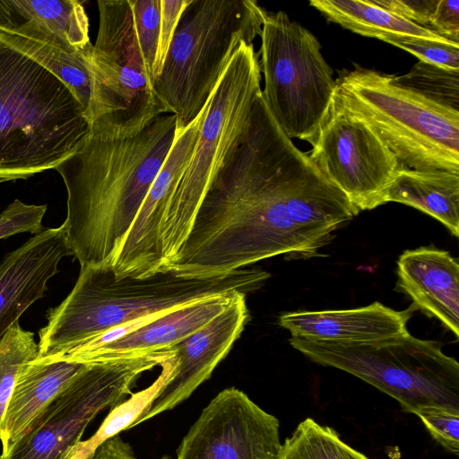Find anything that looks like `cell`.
<instances>
[{
  "instance_id": "6da1fadb",
  "label": "cell",
  "mask_w": 459,
  "mask_h": 459,
  "mask_svg": "<svg viewBox=\"0 0 459 459\" xmlns=\"http://www.w3.org/2000/svg\"><path fill=\"white\" fill-rule=\"evenodd\" d=\"M359 212L283 132L261 92L246 138L209 186L168 267L209 275L279 255L318 256Z\"/></svg>"
},
{
  "instance_id": "7a4b0ae2",
  "label": "cell",
  "mask_w": 459,
  "mask_h": 459,
  "mask_svg": "<svg viewBox=\"0 0 459 459\" xmlns=\"http://www.w3.org/2000/svg\"><path fill=\"white\" fill-rule=\"evenodd\" d=\"M55 169L67 190L62 224L68 250L83 265L112 263L179 130L172 114L126 134L98 123Z\"/></svg>"
},
{
  "instance_id": "3957f363",
  "label": "cell",
  "mask_w": 459,
  "mask_h": 459,
  "mask_svg": "<svg viewBox=\"0 0 459 459\" xmlns=\"http://www.w3.org/2000/svg\"><path fill=\"white\" fill-rule=\"evenodd\" d=\"M270 274L241 268L221 274H190L166 267L144 277L117 276L109 264L83 265L70 294L47 313L38 357L62 354L130 321L210 297L249 293Z\"/></svg>"
},
{
  "instance_id": "277c9868",
  "label": "cell",
  "mask_w": 459,
  "mask_h": 459,
  "mask_svg": "<svg viewBox=\"0 0 459 459\" xmlns=\"http://www.w3.org/2000/svg\"><path fill=\"white\" fill-rule=\"evenodd\" d=\"M91 127L67 85L0 41V178H27L55 169Z\"/></svg>"
},
{
  "instance_id": "5b68a950",
  "label": "cell",
  "mask_w": 459,
  "mask_h": 459,
  "mask_svg": "<svg viewBox=\"0 0 459 459\" xmlns=\"http://www.w3.org/2000/svg\"><path fill=\"white\" fill-rule=\"evenodd\" d=\"M266 14L252 0H191L153 82L178 130L203 110L239 45L260 36Z\"/></svg>"
},
{
  "instance_id": "8992f818",
  "label": "cell",
  "mask_w": 459,
  "mask_h": 459,
  "mask_svg": "<svg viewBox=\"0 0 459 459\" xmlns=\"http://www.w3.org/2000/svg\"><path fill=\"white\" fill-rule=\"evenodd\" d=\"M334 102L366 121L402 168L459 173V111L358 65L340 72Z\"/></svg>"
},
{
  "instance_id": "52a82bcc",
  "label": "cell",
  "mask_w": 459,
  "mask_h": 459,
  "mask_svg": "<svg viewBox=\"0 0 459 459\" xmlns=\"http://www.w3.org/2000/svg\"><path fill=\"white\" fill-rule=\"evenodd\" d=\"M261 92L259 53L254 44L242 42L208 100L191 160L171 199L159 243L158 270L174 260L209 186L246 138Z\"/></svg>"
},
{
  "instance_id": "ba28073f",
  "label": "cell",
  "mask_w": 459,
  "mask_h": 459,
  "mask_svg": "<svg viewBox=\"0 0 459 459\" xmlns=\"http://www.w3.org/2000/svg\"><path fill=\"white\" fill-rule=\"evenodd\" d=\"M289 341L311 361L343 370L393 397L406 412L428 405L459 411V363L442 351L439 342L409 332L363 343L293 336Z\"/></svg>"
},
{
  "instance_id": "9c48e42d",
  "label": "cell",
  "mask_w": 459,
  "mask_h": 459,
  "mask_svg": "<svg viewBox=\"0 0 459 459\" xmlns=\"http://www.w3.org/2000/svg\"><path fill=\"white\" fill-rule=\"evenodd\" d=\"M260 38L265 103L290 139L311 144L328 117L336 90L321 45L282 11L267 13Z\"/></svg>"
},
{
  "instance_id": "30bf717a",
  "label": "cell",
  "mask_w": 459,
  "mask_h": 459,
  "mask_svg": "<svg viewBox=\"0 0 459 459\" xmlns=\"http://www.w3.org/2000/svg\"><path fill=\"white\" fill-rule=\"evenodd\" d=\"M100 24L91 60V124L126 134L168 114L138 46L128 0H99Z\"/></svg>"
},
{
  "instance_id": "8fae6325",
  "label": "cell",
  "mask_w": 459,
  "mask_h": 459,
  "mask_svg": "<svg viewBox=\"0 0 459 459\" xmlns=\"http://www.w3.org/2000/svg\"><path fill=\"white\" fill-rule=\"evenodd\" d=\"M176 356L170 348L85 366L41 411L13 449L0 459H65L106 408L132 394L137 378Z\"/></svg>"
},
{
  "instance_id": "7c38bea8",
  "label": "cell",
  "mask_w": 459,
  "mask_h": 459,
  "mask_svg": "<svg viewBox=\"0 0 459 459\" xmlns=\"http://www.w3.org/2000/svg\"><path fill=\"white\" fill-rule=\"evenodd\" d=\"M308 153L319 170L359 211L386 204V194L402 168L375 130L333 100Z\"/></svg>"
},
{
  "instance_id": "4fadbf2b",
  "label": "cell",
  "mask_w": 459,
  "mask_h": 459,
  "mask_svg": "<svg viewBox=\"0 0 459 459\" xmlns=\"http://www.w3.org/2000/svg\"><path fill=\"white\" fill-rule=\"evenodd\" d=\"M279 420L244 392L229 387L202 411L177 459H278Z\"/></svg>"
},
{
  "instance_id": "5bb4252c",
  "label": "cell",
  "mask_w": 459,
  "mask_h": 459,
  "mask_svg": "<svg viewBox=\"0 0 459 459\" xmlns=\"http://www.w3.org/2000/svg\"><path fill=\"white\" fill-rule=\"evenodd\" d=\"M207 104L208 101L188 126L178 131L162 168L110 264L117 276L144 277L158 271V248L168 210L191 160Z\"/></svg>"
},
{
  "instance_id": "9a60e30c",
  "label": "cell",
  "mask_w": 459,
  "mask_h": 459,
  "mask_svg": "<svg viewBox=\"0 0 459 459\" xmlns=\"http://www.w3.org/2000/svg\"><path fill=\"white\" fill-rule=\"evenodd\" d=\"M240 294L234 291L136 319L126 333L101 342H83L65 353L36 358L90 364L130 358L169 348L221 313ZM247 295V294H246Z\"/></svg>"
},
{
  "instance_id": "2e32d148",
  "label": "cell",
  "mask_w": 459,
  "mask_h": 459,
  "mask_svg": "<svg viewBox=\"0 0 459 459\" xmlns=\"http://www.w3.org/2000/svg\"><path fill=\"white\" fill-rule=\"evenodd\" d=\"M246 296L240 294L212 321L171 346L177 355L173 376L133 427L173 409L211 377L249 320Z\"/></svg>"
},
{
  "instance_id": "e0dca14e",
  "label": "cell",
  "mask_w": 459,
  "mask_h": 459,
  "mask_svg": "<svg viewBox=\"0 0 459 459\" xmlns=\"http://www.w3.org/2000/svg\"><path fill=\"white\" fill-rule=\"evenodd\" d=\"M68 255L63 226L46 229L0 262V340L36 300Z\"/></svg>"
},
{
  "instance_id": "ac0fdd59",
  "label": "cell",
  "mask_w": 459,
  "mask_h": 459,
  "mask_svg": "<svg viewBox=\"0 0 459 459\" xmlns=\"http://www.w3.org/2000/svg\"><path fill=\"white\" fill-rule=\"evenodd\" d=\"M412 310L397 311L379 302L341 310L284 313L279 325L291 336L314 342L363 343L408 333Z\"/></svg>"
},
{
  "instance_id": "d6986e66",
  "label": "cell",
  "mask_w": 459,
  "mask_h": 459,
  "mask_svg": "<svg viewBox=\"0 0 459 459\" xmlns=\"http://www.w3.org/2000/svg\"><path fill=\"white\" fill-rule=\"evenodd\" d=\"M398 284L415 305L459 336V264L449 252L420 247L397 261Z\"/></svg>"
},
{
  "instance_id": "ffe728a7",
  "label": "cell",
  "mask_w": 459,
  "mask_h": 459,
  "mask_svg": "<svg viewBox=\"0 0 459 459\" xmlns=\"http://www.w3.org/2000/svg\"><path fill=\"white\" fill-rule=\"evenodd\" d=\"M0 27L69 53L92 45L87 14L77 0H0Z\"/></svg>"
},
{
  "instance_id": "44dd1931",
  "label": "cell",
  "mask_w": 459,
  "mask_h": 459,
  "mask_svg": "<svg viewBox=\"0 0 459 459\" xmlns=\"http://www.w3.org/2000/svg\"><path fill=\"white\" fill-rule=\"evenodd\" d=\"M84 366L39 359L22 366L0 425V456L13 449L41 411Z\"/></svg>"
},
{
  "instance_id": "7402d4cb",
  "label": "cell",
  "mask_w": 459,
  "mask_h": 459,
  "mask_svg": "<svg viewBox=\"0 0 459 459\" xmlns=\"http://www.w3.org/2000/svg\"><path fill=\"white\" fill-rule=\"evenodd\" d=\"M389 202L416 208L459 236V173L401 168L387 191Z\"/></svg>"
},
{
  "instance_id": "603a6c76",
  "label": "cell",
  "mask_w": 459,
  "mask_h": 459,
  "mask_svg": "<svg viewBox=\"0 0 459 459\" xmlns=\"http://www.w3.org/2000/svg\"><path fill=\"white\" fill-rule=\"evenodd\" d=\"M309 4L328 21L364 37L383 41L393 37L449 40L384 9L374 0H311Z\"/></svg>"
},
{
  "instance_id": "cb8c5ba5",
  "label": "cell",
  "mask_w": 459,
  "mask_h": 459,
  "mask_svg": "<svg viewBox=\"0 0 459 459\" xmlns=\"http://www.w3.org/2000/svg\"><path fill=\"white\" fill-rule=\"evenodd\" d=\"M0 41L29 56L58 77L72 91L86 114L92 89L91 60L93 45L82 51L69 53L1 27Z\"/></svg>"
},
{
  "instance_id": "d4e9b609",
  "label": "cell",
  "mask_w": 459,
  "mask_h": 459,
  "mask_svg": "<svg viewBox=\"0 0 459 459\" xmlns=\"http://www.w3.org/2000/svg\"><path fill=\"white\" fill-rule=\"evenodd\" d=\"M176 365L177 356L161 367V374L150 386L132 394L128 400L111 408L99 429L90 438L78 442L65 459H91L102 443L118 435L120 431L131 429L150 406L159 390L172 377Z\"/></svg>"
},
{
  "instance_id": "484cf974",
  "label": "cell",
  "mask_w": 459,
  "mask_h": 459,
  "mask_svg": "<svg viewBox=\"0 0 459 459\" xmlns=\"http://www.w3.org/2000/svg\"><path fill=\"white\" fill-rule=\"evenodd\" d=\"M278 459H368L338 434L310 418L301 421L281 444Z\"/></svg>"
},
{
  "instance_id": "4316f807",
  "label": "cell",
  "mask_w": 459,
  "mask_h": 459,
  "mask_svg": "<svg viewBox=\"0 0 459 459\" xmlns=\"http://www.w3.org/2000/svg\"><path fill=\"white\" fill-rule=\"evenodd\" d=\"M394 79L402 86L459 111V70L419 61L408 73L394 75Z\"/></svg>"
},
{
  "instance_id": "83f0119b",
  "label": "cell",
  "mask_w": 459,
  "mask_h": 459,
  "mask_svg": "<svg viewBox=\"0 0 459 459\" xmlns=\"http://www.w3.org/2000/svg\"><path fill=\"white\" fill-rule=\"evenodd\" d=\"M37 357L33 333L22 329L19 322L0 340V425L20 368Z\"/></svg>"
},
{
  "instance_id": "f1b7e54d",
  "label": "cell",
  "mask_w": 459,
  "mask_h": 459,
  "mask_svg": "<svg viewBox=\"0 0 459 459\" xmlns=\"http://www.w3.org/2000/svg\"><path fill=\"white\" fill-rule=\"evenodd\" d=\"M128 3L136 40L145 67L153 81L160 25V0H128Z\"/></svg>"
},
{
  "instance_id": "f546056e",
  "label": "cell",
  "mask_w": 459,
  "mask_h": 459,
  "mask_svg": "<svg viewBox=\"0 0 459 459\" xmlns=\"http://www.w3.org/2000/svg\"><path fill=\"white\" fill-rule=\"evenodd\" d=\"M418 57L419 61L459 70V43L416 37H393L384 40Z\"/></svg>"
},
{
  "instance_id": "4dcf8cb0",
  "label": "cell",
  "mask_w": 459,
  "mask_h": 459,
  "mask_svg": "<svg viewBox=\"0 0 459 459\" xmlns=\"http://www.w3.org/2000/svg\"><path fill=\"white\" fill-rule=\"evenodd\" d=\"M416 414L431 437L446 450L459 455V411L428 405L416 410Z\"/></svg>"
},
{
  "instance_id": "1f68e13d",
  "label": "cell",
  "mask_w": 459,
  "mask_h": 459,
  "mask_svg": "<svg viewBox=\"0 0 459 459\" xmlns=\"http://www.w3.org/2000/svg\"><path fill=\"white\" fill-rule=\"evenodd\" d=\"M46 211V204H27L15 199L0 214V239L23 232L40 233Z\"/></svg>"
},
{
  "instance_id": "d6a6232c",
  "label": "cell",
  "mask_w": 459,
  "mask_h": 459,
  "mask_svg": "<svg viewBox=\"0 0 459 459\" xmlns=\"http://www.w3.org/2000/svg\"><path fill=\"white\" fill-rule=\"evenodd\" d=\"M190 3L191 0H160V25L153 68L154 80L162 70L179 20Z\"/></svg>"
},
{
  "instance_id": "836d02e7",
  "label": "cell",
  "mask_w": 459,
  "mask_h": 459,
  "mask_svg": "<svg viewBox=\"0 0 459 459\" xmlns=\"http://www.w3.org/2000/svg\"><path fill=\"white\" fill-rule=\"evenodd\" d=\"M374 2L393 13L429 29L438 0H374Z\"/></svg>"
},
{
  "instance_id": "e575fe53",
  "label": "cell",
  "mask_w": 459,
  "mask_h": 459,
  "mask_svg": "<svg viewBox=\"0 0 459 459\" xmlns=\"http://www.w3.org/2000/svg\"><path fill=\"white\" fill-rule=\"evenodd\" d=\"M429 29L446 39L459 43V1L438 0Z\"/></svg>"
},
{
  "instance_id": "d590c367",
  "label": "cell",
  "mask_w": 459,
  "mask_h": 459,
  "mask_svg": "<svg viewBox=\"0 0 459 459\" xmlns=\"http://www.w3.org/2000/svg\"><path fill=\"white\" fill-rule=\"evenodd\" d=\"M91 459H138L129 444L118 435L102 443ZM160 459H170L164 455Z\"/></svg>"
},
{
  "instance_id": "8d00e7d4",
  "label": "cell",
  "mask_w": 459,
  "mask_h": 459,
  "mask_svg": "<svg viewBox=\"0 0 459 459\" xmlns=\"http://www.w3.org/2000/svg\"><path fill=\"white\" fill-rule=\"evenodd\" d=\"M10 180H12V179L6 178H0V184L3 182H5V181H10Z\"/></svg>"
}]
</instances>
